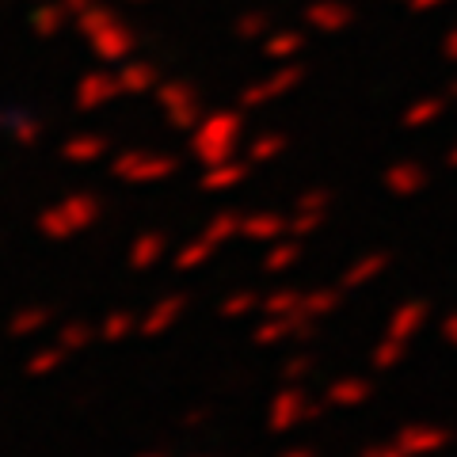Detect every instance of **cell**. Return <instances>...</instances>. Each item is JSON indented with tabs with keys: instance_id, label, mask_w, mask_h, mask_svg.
Wrapping results in <instances>:
<instances>
[{
	"instance_id": "4fadbf2b",
	"label": "cell",
	"mask_w": 457,
	"mask_h": 457,
	"mask_svg": "<svg viewBox=\"0 0 457 457\" xmlns=\"http://www.w3.org/2000/svg\"><path fill=\"white\" fill-rule=\"evenodd\" d=\"M221 245H213V240L203 233L198 240H191V245H183L179 252H176V270H195V267H203V263H210L213 260V252H218Z\"/></svg>"
},
{
	"instance_id": "d6a6232c",
	"label": "cell",
	"mask_w": 457,
	"mask_h": 457,
	"mask_svg": "<svg viewBox=\"0 0 457 457\" xmlns=\"http://www.w3.org/2000/svg\"><path fill=\"white\" fill-rule=\"evenodd\" d=\"M210 420V408H198V411H187V416H183V427H203Z\"/></svg>"
},
{
	"instance_id": "836d02e7",
	"label": "cell",
	"mask_w": 457,
	"mask_h": 457,
	"mask_svg": "<svg viewBox=\"0 0 457 457\" xmlns=\"http://www.w3.org/2000/svg\"><path fill=\"white\" fill-rule=\"evenodd\" d=\"M278 153V141H260V145H255V156H260V161H267V156H275Z\"/></svg>"
},
{
	"instance_id": "e575fe53",
	"label": "cell",
	"mask_w": 457,
	"mask_h": 457,
	"mask_svg": "<svg viewBox=\"0 0 457 457\" xmlns=\"http://www.w3.org/2000/svg\"><path fill=\"white\" fill-rule=\"evenodd\" d=\"M282 457H312V450H305V446H297V450H286Z\"/></svg>"
},
{
	"instance_id": "d6986e66",
	"label": "cell",
	"mask_w": 457,
	"mask_h": 457,
	"mask_svg": "<svg viewBox=\"0 0 457 457\" xmlns=\"http://www.w3.org/2000/svg\"><path fill=\"white\" fill-rule=\"evenodd\" d=\"M240 221H245V218H240L237 210H221V213H213L203 233L213 240V245H228L233 237H240Z\"/></svg>"
},
{
	"instance_id": "9c48e42d",
	"label": "cell",
	"mask_w": 457,
	"mask_h": 457,
	"mask_svg": "<svg viewBox=\"0 0 457 457\" xmlns=\"http://www.w3.org/2000/svg\"><path fill=\"white\" fill-rule=\"evenodd\" d=\"M99 198L96 195H69L65 203H62V213L69 218V225L77 228V233H84V228H92L99 221Z\"/></svg>"
},
{
	"instance_id": "603a6c76",
	"label": "cell",
	"mask_w": 457,
	"mask_h": 457,
	"mask_svg": "<svg viewBox=\"0 0 457 457\" xmlns=\"http://www.w3.org/2000/svg\"><path fill=\"white\" fill-rule=\"evenodd\" d=\"M404 347H408L404 339L385 336L378 347H374V370H393V366H400V362H404Z\"/></svg>"
},
{
	"instance_id": "1f68e13d",
	"label": "cell",
	"mask_w": 457,
	"mask_h": 457,
	"mask_svg": "<svg viewBox=\"0 0 457 457\" xmlns=\"http://www.w3.org/2000/svg\"><path fill=\"white\" fill-rule=\"evenodd\" d=\"M442 339H446L450 347H457V312H450V317L442 320Z\"/></svg>"
},
{
	"instance_id": "7402d4cb",
	"label": "cell",
	"mask_w": 457,
	"mask_h": 457,
	"mask_svg": "<svg viewBox=\"0 0 457 457\" xmlns=\"http://www.w3.org/2000/svg\"><path fill=\"white\" fill-rule=\"evenodd\" d=\"M302 302H305L302 290H275L270 297H263L260 309L267 312V317H290V312L302 309Z\"/></svg>"
},
{
	"instance_id": "2e32d148",
	"label": "cell",
	"mask_w": 457,
	"mask_h": 457,
	"mask_svg": "<svg viewBox=\"0 0 457 457\" xmlns=\"http://www.w3.org/2000/svg\"><path fill=\"white\" fill-rule=\"evenodd\" d=\"M294 328H297V312H290V317H267L260 328H255V343H260V347H270V343L294 339Z\"/></svg>"
},
{
	"instance_id": "7c38bea8",
	"label": "cell",
	"mask_w": 457,
	"mask_h": 457,
	"mask_svg": "<svg viewBox=\"0 0 457 457\" xmlns=\"http://www.w3.org/2000/svg\"><path fill=\"white\" fill-rule=\"evenodd\" d=\"M168 252L164 233H141L130 245V267L134 270H149L153 263H161V255Z\"/></svg>"
},
{
	"instance_id": "5b68a950",
	"label": "cell",
	"mask_w": 457,
	"mask_h": 457,
	"mask_svg": "<svg viewBox=\"0 0 457 457\" xmlns=\"http://www.w3.org/2000/svg\"><path fill=\"white\" fill-rule=\"evenodd\" d=\"M171 164L168 156H126V161L114 164V176H126L134 183H153V179H164L171 176Z\"/></svg>"
},
{
	"instance_id": "484cf974",
	"label": "cell",
	"mask_w": 457,
	"mask_h": 457,
	"mask_svg": "<svg viewBox=\"0 0 457 457\" xmlns=\"http://www.w3.org/2000/svg\"><path fill=\"white\" fill-rule=\"evenodd\" d=\"M312 370H317V362L309 359V354H294L290 362L282 366V381H290V385H297V381H305Z\"/></svg>"
},
{
	"instance_id": "277c9868",
	"label": "cell",
	"mask_w": 457,
	"mask_h": 457,
	"mask_svg": "<svg viewBox=\"0 0 457 457\" xmlns=\"http://www.w3.org/2000/svg\"><path fill=\"white\" fill-rule=\"evenodd\" d=\"M282 233H290V221H286L282 213H270V210L248 213V218L240 221V237L255 240V245H275Z\"/></svg>"
},
{
	"instance_id": "f1b7e54d",
	"label": "cell",
	"mask_w": 457,
	"mask_h": 457,
	"mask_svg": "<svg viewBox=\"0 0 457 457\" xmlns=\"http://www.w3.org/2000/svg\"><path fill=\"white\" fill-rule=\"evenodd\" d=\"M99 149H104V145H99V141H73V145H69L65 153L73 156V161H96Z\"/></svg>"
},
{
	"instance_id": "6da1fadb",
	"label": "cell",
	"mask_w": 457,
	"mask_h": 457,
	"mask_svg": "<svg viewBox=\"0 0 457 457\" xmlns=\"http://www.w3.org/2000/svg\"><path fill=\"white\" fill-rule=\"evenodd\" d=\"M396 446L408 457H431L450 446V431L446 427H435V423H408V427H400Z\"/></svg>"
},
{
	"instance_id": "7a4b0ae2",
	"label": "cell",
	"mask_w": 457,
	"mask_h": 457,
	"mask_svg": "<svg viewBox=\"0 0 457 457\" xmlns=\"http://www.w3.org/2000/svg\"><path fill=\"white\" fill-rule=\"evenodd\" d=\"M305 408H309V393L286 381V389L275 393V400H270V416H267L270 431L282 435V431H290V427H297L305 420Z\"/></svg>"
},
{
	"instance_id": "9a60e30c",
	"label": "cell",
	"mask_w": 457,
	"mask_h": 457,
	"mask_svg": "<svg viewBox=\"0 0 457 457\" xmlns=\"http://www.w3.org/2000/svg\"><path fill=\"white\" fill-rule=\"evenodd\" d=\"M385 183H389L393 195H416L423 183H427V171L416 168V164H396L389 176H385Z\"/></svg>"
},
{
	"instance_id": "d4e9b609",
	"label": "cell",
	"mask_w": 457,
	"mask_h": 457,
	"mask_svg": "<svg viewBox=\"0 0 457 457\" xmlns=\"http://www.w3.org/2000/svg\"><path fill=\"white\" fill-rule=\"evenodd\" d=\"M245 179V168H237V164H218L210 171V176L203 179V187L206 191H225V187H233V183Z\"/></svg>"
},
{
	"instance_id": "8992f818",
	"label": "cell",
	"mask_w": 457,
	"mask_h": 457,
	"mask_svg": "<svg viewBox=\"0 0 457 457\" xmlns=\"http://www.w3.org/2000/svg\"><path fill=\"white\" fill-rule=\"evenodd\" d=\"M427 317H431V305H427V302H404V305H396V312L389 317V332H385V336L408 343L411 336H420V328L427 324Z\"/></svg>"
},
{
	"instance_id": "cb8c5ba5",
	"label": "cell",
	"mask_w": 457,
	"mask_h": 457,
	"mask_svg": "<svg viewBox=\"0 0 457 457\" xmlns=\"http://www.w3.org/2000/svg\"><path fill=\"white\" fill-rule=\"evenodd\" d=\"M260 305L263 302L252 290H240V294H233V297H225V302H221V317L225 320H237V317H248V312L260 309Z\"/></svg>"
},
{
	"instance_id": "44dd1931",
	"label": "cell",
	"mask_w": 457,
	"mask_h": 457,
	"mask_svg": "<svg viewBox=\"0 0 457 457\" xmlns=\"http://www.w3.org/2000/svg\"><path fill=\"white\" fill-rule=\"evenodd\" d=\"M96 336H99V332H96L92 324L73 320V324H62V332H57V343H62L69 354H77V351H84V347H92Z\"/></svg>"
},
{
	"instance_id": "e0dca14e",
	"label": "cell",
	"mask_w": 457,
	"mask_h": 457,
	"mask_svg": "<svg viewBox=\"0 0 457 457\" xmlns=\"http://www.w3.org/2000/svg\"><path fill=\"white\" fill-rule=\"evenodd\" d=\"M38 233L46 237V240H57V245H62V240H73V237H77V228L69 225V218L62 213V206H50V210L38 213Z\"/></svg>"
},
{
	"instance_id": "8fae6325",
	"label": "cell",
	"mask_w": 457,
	"mask_h": 457,
	"mask_svg": "<svg viewBox=\"0 0 457 457\" xmlns=\"http://www.w3.org/2000/svg\"><path fill=\"white\" fill-rule=\"evenodd\" d=\"M297 260H302V237H278L275 245L267 248L263 255V270H270V275H282V270H290Z\"/></svg>"
},
{
	"instance_id": "8d00e7d4",
	"label": "cell",
	"mask_w": 457,
	"mask_h": 457,
	"mask_svg": "<svg viewBox=\"0 0 457 457\" xmlns=\"http://www.w3.org/2000/svg\"><path fill=\"white\" fill-rule=\"evenodd\" d=\"M453 164H457V153H453Z\"/></svg>"
},
{
	"instance_id": "4316f807",
	"label": "cell",
	"mask_w": 457,
	"mask_h": 457,
	"mask_svg": "<svg viewBox=\"0 0 457 457\" xmlns=\"http://www.w3.org/2000/svg\"><path fill=\"white\" fill-rule=\"evenodd\" d=\"M328 213H309V210H297V218H290V237H309L312 228L324 225Z\"/></svg>"
},
{
	"instance_id": "ba28073f",
	"label": "cell",
	"mask_w": 457,
	"mask_h": 457,
	"mask_svg": "<svg viewBox=\"0 0 457 457\" xmlns=\"http://www.w3.org/2000/svg\"><path fill=\"white\" fill-rule=\"evenodd\" d=\"M385 267H389V252H370V255H362V260H354L347 267V275H343V290H359V286L381 278Z\"/></svg>"
},
{
	"instance_id": "ac0fdd59",
	"label": "cell",
	"mask_w": 457,
	"mask_h": 457,
	"mask_svg": "<svg viewBox=\"0 0 457 457\" xmlns=\"http://www.w3.org/2000/svg\"><path fill=\"white\" fill-rule=\"evenodd\" d=\"M65 359H69V351L62 347V343L42 347V351H35L31 359H27V374H31V378H46V374H54V370H62Z\"/></svg>"
},
{
	"instance_id": "f546056e",
	"label": "cell",
	"mask_w": 457,
	"mask_h": 457,
	"mask_svg": "<svg viewBox=\"0 0 457 457\" xmlns=\"http://www.w3.org/2000/svg\"><path fill=\"white\" fill-rule=\"evenodd\" d=\"M359 457H408V453H404V450H400L396 442H393V446H366Z\"/></svg>"
},
{
	"instance_id": "d590c367",
	"label": "cell",
	"mask_w": 457,
	"mask_h": 457,
	"mask_svg": "<svg viewBox=\"0 0 457 457\" xmlns=\"http://www.w3.org/2000/svg\"><path fill=\"white\" fill-rule=\"evenodd\" d=\"M141 457H168V453H141Z\"/></svg>"
},
{
	"instance_id": "83f0119b",
	"label": "cell",
	"mask_w": 457,
	"mask_h": 457,
	"mask_svg": "<svg viewBox=\"0 0 457 457\" xmlns=\"http://www.w3.org/2000/svg\"><path fill=\"white\" fill-rule=\"evenodd\" d=\"M328 203H332V195L328 191H309L297 198V210H309V213H328Z\"/></svg>"
},
{
	"instance_id": "5bb4252c",
	"label": "cell",
	"mask_w": 457,
	"mask_h": 457,
	"mask_svg": "<svg viewBox=\"0 0 457 457\" xmlns=\"http://www.w3.org/2000/svg\"><path fill=\"white\" fill-rule=\"evenodd\" d=\"M343 305V294L336 290V286H320V290H309L305 294V302H302V312L312 320H320L328 317V312H336Z\"/></svg>"
},
{
	"instance_id": "3957f363",
	"label": "cell",
	"mask_w": 457,
	"mask_h": 457,
	"mask_svg": "<svg viewBox=\"0 0 457 457\" xmlns=\"http://www.w3.org/2000/svg\"><path fill=\"white\" fill-rule=\"evenodd\" d=\"M187 305H191V297L187 294H171V297H164V302H156L145 317H141V328H137V336H164L171 324H176L183 312H187Z\"/></svg>"
},
{
	"instance_id": "ffe728a7",
	"label": "cell",
	"mask_w": 457,
	"mask_h": 457,
	"mask_svg": "<svg viewBox=\"0 0 457 457\" xmlns=\"http://www.w3.org/2000/svg\"><path fill=\"white\" fill-rule=\"evenodd\" d=\"M141 328V320L134 317V312H107V320L99 324V339L107 343H122L126 336H134Z\"/></svg>"
},
{
	"instance_id": "30bf717a",
	"label": "cell",
	"mask_w": 457,
	"mask_h": 457,
	"mask_svg": "<svg viewBox=\"0 0 457 457\" xmlns=\"http://www.w3.org/2000/svg\"><path fill=\"white\" fill-rule=\"evenodd\" d=\"M54 320V309L50 305H23L16 317L8 320V336L12 339H23V336H35V332H42Z\"/></svg>"
},
{
	"instance_id": "52a82bcc",
	"label": "cell",
	"mask_w": 457,
	"mask_h": 457,
	"mask_svg": "<svg viewBox=\"0 0 457 457\" xmlns=\"http://www.w3.org/2000/svg\"><path fill=\"white\" fill-rule=\"evenodd\" d=\"M370 396H374V385L366 378H339V381L328 385V393H324V400L332 408H359Z\"/></svg>"
},
{
	"instance_id": "4dcf8cb0",
	"label": "cell",
	"mask_w": 457,
	"mask_h": 457,
	"mask_svg": "<svg viewBox=\"0 0 457 457\" xmlns=\"http://www.w3.org/2000/svg\"><path fill=\"white\" fill-rule=\"evenodd\" d=\"M324 408H332V404H328V400H312V396H309V408H305V423H317V420L324 416Z\"/></svg>"
}]
</instances>
